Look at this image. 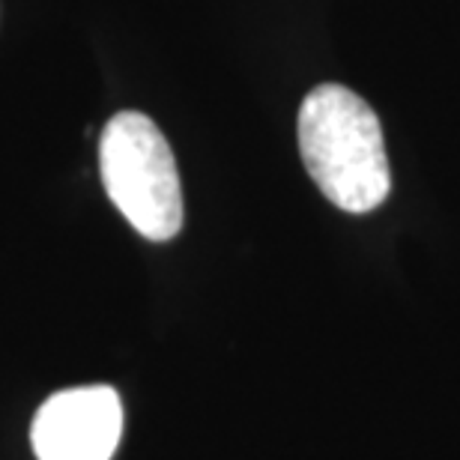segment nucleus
I'll use <instances>...</instances> for the list:
<instances>
[{
  "mask_svg": "<svg viewBox=\"0 0 460 460\" xmlns=\"http://www.w3.org/2000/svg\"><path fill=\"white\" fill-rule=\"evenodd\" d=\"M99 173L119 216L150 243L182 227V186L168 137L146 114L119 111L99 141Z\"/></svg>",
  "mask_w": 460,
  "mask_h": 460,
  "instance_id": "f03ea898",
  "label": "nucleus"
},
{
  "mask_svg": "<svg viewBox=\"0 0 460 460\" xmlns=\"http://www.w3.org/2000/svg\"><path fill=\"white\" fill-rule=\"evenodd\" d=\"M123 437V403L111 385H78L51 394L31 428L40 460H111Z\"/></svg>",
  "mask_w": 460,
  "mask_h": 460,
  "instance_id": "7ed1b4c3",
  "label": "nucleus"
},
{
  "mask_svg": "<svg viewBox=\"0 0 460 460\" xmlns=\"http://www.w3.org/2000/svg\"><path fill=\"white\" fill-rule=\"evenodd\" d=\"M299 153L338 209L371 213L389 198L392 173L374 108L341 84H320L299 108Z\"/></svg>",
  "mask_w": 460,
  "mask_h": 460,
  "instance_id": "f257e3e1",
  "label": "nucleus"
}]
</instances>
